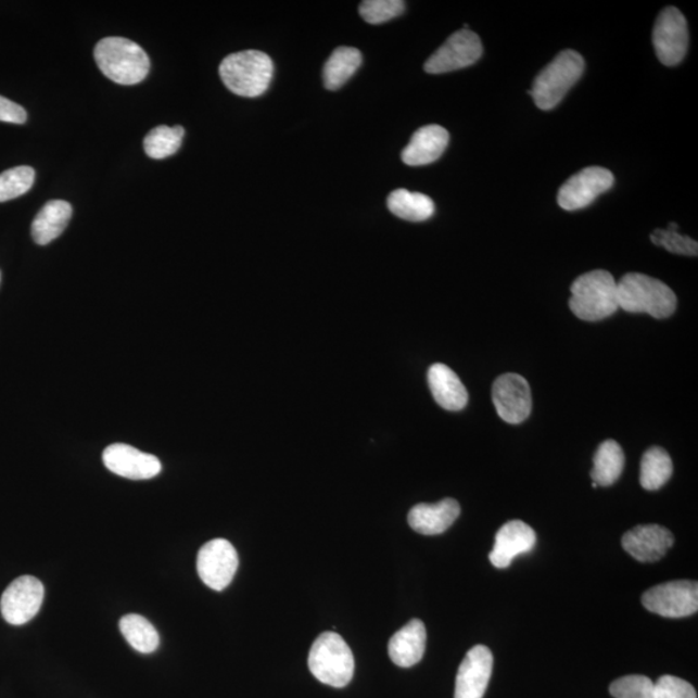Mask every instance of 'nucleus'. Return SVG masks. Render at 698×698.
Instances as JSON below:
<instances>
[{
	"instance_id": "obj_1",
	"label": "nucleus",
	"mask_w": 698,
	"mask_h": 698,
	"mask_svg": "<svg viewBox=\"0 0 698 698\" xmlns=\"http://www.w3.org/2000/svg\"><path fill=\"white\" fill-rule=\"evenodd\" d=\"M619 308L630 314L668 318L676 309V296L667 283L647 275L627 274L617 283Z\"/></svg>"
},
{
	"instance_id": "obj_2",
	"label": "nucleus",
	"mask_w": 698,
	"mask_h": 698,
	"mask_svg": "<svg viewBox=\"0 0 698 698\" xmlns=\"http://www.w3.org/2000/svg\"><path fill=\"white\" fill-rule=\"evenodd\" d=\"M94 60L105 77L124 86L142 83L151 71L147 52L132 40L120 37L101 39L94 49Z\"/></svg>"
},
{
	"instance_id": "obj_3",
	"label": "nucleus",
	"mask_w": 698,
	"mask_h": 698,
	"mask_svg": "<svg viewBox=\"0 0 698 698\" xmlns=\"http://www.w3.org/2000/svg\"><path fill=\"white\" fill-rule=\"evenodd\" d=\"M274 61L267 53L249 50L232 53L219 67L223 84L242 98L262 97L274 78Z\"/></svg>"
},
{
	"instance_id": "obj_4",
	"label": "nucleus",
	"mask_w": 698,
	"mask_h": 698,
	"mask_svg": "<svg viewBox=\"0 0 698 698\" xmlns=\"http://www.w3.org/2000/svg\"><path fill=\"white\" fill-rule=\"evenodd\" d=\"M571 307L580 320L595 322L611 317L619 309L617 282L607 270H593L579 277L571 288Z\"/></svg>"
},
{
	"instance_id": "obj_5",
	"label": "nucleus",
	"mask_w": 698,
	"mask_h": 698,
	"mask_svg": "<svg viewBox=\"0 0 698 698\" xmlns=\"http://www.w3.org/2000/svg\"><path fill=\"white\" fill-rule=\"evenodd\" d=\"M310 673L330 687L348 686L355 674V657L341 635L327 632L318 636L308 657Z\"/></svg>"
},
{
	"instance_id": "obj_6",
	"label": "nucleus",
	"mask_w": 698,
	"mask_h": 698,
	"mask_svg": "<svg viewBox=\"0 0 698 698\" xmlns=\"http://www.w3.org/2000/svg\"><path fill=\"white\" fill-rule=\"evenodd\" d=\"M585 71V60L578 51L566 50L535 78L531 97L541 111H553L561 103Z\"/></svg>"
},
{
	"instance_id": "obj_7",
	"label": "nucleus",
	"mask_w": 698,
	"mask_h": 698,
	"mask_svg": "<svg viewBox=\"0 0 698 698\" xmlns=\"http://www.w3.org/2000/svg\"><path fill=\"white\" fill-rule=\"evenodd\" d=\"M649 612L683 619L698 611V585L695 581H673L649 588L642 598Z\"/></svg>"
},
{
	"instance_id": "obj_8",
	"label": "nucleus",
	"mask_w": 698,
	"mask_h": 698,
	"mask_svg": "<svg viewBox=\"0 0 698 698\" xmlns=\"http://www.w3.org/2000/svg\"><path fill=\"white\" fill-rule=\"evenodd\" d=\"M239 569V555L229 541L216 538L201 547L196 557V572L203 584L223 592L233 581Z\"/></svg>"
},
{
	"instance_id": "obj_9",
	"label": "nucleus",
	"mask_w": 698,
	"mask_h": 698,
	"mask_svg": "<svg viewBox=\"0 0 698 698\" xmlns=\"http://www.w3.org/2000/svg\"><path fill=\"white\" fill-rule=\"evenodd\" d=\"M689 34L686 17L675 7L660 13L653 29L657 58L663 65L675 66L686 58Z\"/></svg>"
},
{
	"instance_id": "obj_10",
	"label": "nucleus",
	"mask_w": 698,
	"mask_h": 698,
	"mask_svg": "<svg viewBox=\"0 0 698 698\" xmlns=\"http://www.w3.org/2000/svg\"><path fill=\"white\" fill-rule=\"evenodd\" d=\"M43 599L42 582L33 575H23L5 588L0 599V611L3 619L11 625L22 626L38 614Z\"/></svg>"
},
{
	"instance_id": "obj_11",
	"label": "nucleus",
	"mask_w": 698,
	"mask_h": 698,
	"mask_svg": "<svg viewBox=\"0 0 698 698\" xmlns=\"http://www.w3.org/2000/svg\"><path fill=\"white\" fill-rule=\"evenodd\" d=\"M483 55V43L478 34L464 29L454 33L433 55L427 60L424 71L443 74L464 69Z\"/></svg>"
},
{
	"instance_id": "obj_12",
	"label": "nucleus",
	"mask_w": 698,
	"mask_h": 698,
	"mask_svg": "<svg viewBox=\"0 0 698 698\" xmlns=\"http://www.w3.org/2000/svg\"><path fill=\"white\" fill-rule=\"evenodd\" d=\"M614 185V176L607 168L587 167L568 179L559 189L558 203L567 212L585 208Z\"/></svg>"
},
{
	"instance_id": "obj_13",
	"label": "nucleus",
	"mask_w": 698,
	"mask_h": 698,
	"mask_svg": "<svg viewBox=\"0 0 698 698\" xmlns=\"http://www.w3.org/2000/svg\"><path fill=\"white\" fill-rule=\"evenodd\" d=\"M493 403L498 416L510 424L523 423L532 411V392L524 377L508 372L493 384Z\"/></svg>"
},
{
	"instance_id": "obj_14",
	"label": "nucleus",
	"mask_w": 698,
	"mask_h": 698,
	"mask_svg": "<svg viewBox=\"0 0 698 698\" xmlns=\"http://www.w3.org/2000/svg\"><path fill=\"white\" fill-rule=\"evenodd\" d=\"M103 462L115 475L130 480H149L162 471L161 460L126 444H113L103 453Z\"/></svg>"
},
{
	"instance_id": "obj_15",
	"label": "nucleus",
	"mask_w": 698,
	"mask_h": 698,
	"mask_svg": "<svg viewBox=\"0 0 698 698\" xmlns=\"http://www.w3.org/2000/svg\"><path fill=\"white\" fill-rule=\"evenodd\" d=\"M493 671V655L485 646L469 650L460 663L454 698H483Z\"/></svg>"
},
{
	"instance_id": "obj_16",
	"label": "nucleus",
	"mask_w": 698,
	"mask_h": 698,
	"mask_svg": "<svg viewBox=\"0 0 698 698\" xmlns=\"http://www.w3.org/2000/svg\"><path fill=\"white\" fill-rule=\"evenodd\" d=\"M674 545V535L656 524L638 525L622 537V546L635 560L655 562L665 557Z\"/></svg>"
},
{
	"instance_id": "obj_17",
	"label": "nucleus",
	"mask_w": 698,
	"mask_h": 698,
	"mask_svg": "<svg viewBox=\"0 0 698 698\" xmlns=\"http://www.w3.org/2000/svg\"><path fill=\"white\" fill-rule=\"evenodd\" d=\"M537 535L532 528L523 521H508L496 534V544L490 555L494 567L504 569L510 567L511 561L521 554L533 550Z\"/></svg>"
},
{
	"instance_id": "obj_18",
	"label": "nucleus",
	"mask_w": 698,
	"mask_h": 698,
	"mask_svg": "<svg viewBox=\"0 0 698 698\" xmlns=\"http://www.w3.org/2000/svg\"><path fill=\"white\" fill-rule=\"evenodd\" d=\"M460 515L456 499L446 498L437 504H419L411 508L408 523L413 531L423 535H437L449 530Z\"/></svg>"
},
{
	"instance_id": "obj_19",
	"label": "nucleus",
	"mask_w": 698,
	"mask_h": 698,
	"mask_svg": "<svg viewBox=\"0 0 698 698\" xmlns=\"http://www.w3.org/2000/svg\"><path fill=\"white\" fill-rule=\"evenodd\" d=\"M449 144V134L444 127L430 125L419 128L413 135L409 145L403 151L404 164L409 166H424L437 161Z\"/></svg>"
},
{
	"instance_id": "obj_20",
	"label": "nucleus",
	"mask_w": 698,
	"mask_h": 698,
	"mask_svg": "<svg viewBox=\"0 0 698 698\" xmlns=\"http://www.w3.org/2000/svg\"><path fill=\"white\" fill-rule=\"evenodd\" d=\"M426 640L424 623L418 619L409 621L390 639V659L399 668L417 665L423 659Z\"/></svg>"
},
{
	"instance_id": "obj_21",
	"label": "nucleus",
	"mask_w": 698,
	"mask_h": 698,
	"mask_svg": "<svg viewBox=\"0 0 698 698\" xmlns=\"http://www.w3.org/2000/svg\"><path fill=\"white\" fill-rule=\"evenodd\" d=\"M429 385L435 402L443 409L459 411L466 408L469 403V393L459 377L449 366L444 364L432 365L429 369Z\"/></svg>"
},
{
	"instance_id": "obj_22",
	"label": "nucleus",
	"mask_w": 698,
	"mask_h": 698,
	"mask_svg": "<svg viewBox=\"0 0 698 698\" xmlns=\"http://www.w3.org/2000/svg\"><path fill=\"white\" fill-rule=\"evenodd\" d=\"M72 214L69 202L60 200L47 202L33 221V240L38 245H49L64 232L72 219Z\"/></svg>"
},
{
	"instance_id": "obj_23",
	"label": "nucleus",
	"mask_w": 698,
	"mask_h": 698,
	"mask_svg": "<svg viewBox=\"0 0 698 698\" xmlns=\"http://www.w3.org/2000/svg\"><path fill=\"white\" fill-rule=\"evenodd\" d=\"M361 52L354 47H338L323 67V84L328 90L337 91L354 76L361 66Z\"/></svg>"
},
{
	"instance_id": "obj_24",
	"label": "nucleus",
	"mask_w": 698,
	"mask_h": 698,
	"mask_svg": "<svg viewBox=\"0 0 698 698\" xmlns=\"http://www.w3.org/2000/svg\"><path fill=\"white\" fill-rule=\"evenodd\" d=\"M388 205L393 215L404 220L419 223L432 218L435 203L429 195L397 189L389 195Z\"/></svg>"
},
{
	"instance_id": "obj_25",
	"label": "nucleus",
	"mask_w": 698,
	"mask_h": 698,
	"mask_svg": "<svg viewBox=\"0 0 698 698\" xmlns=\"http://www.w3.org/2000/svg\"><path fill=\"white\" fill-rule=\"evenodd\" d=\"M625 466V454L614 440L600 444L594 456L592 479L596 485L609 486L620 479Z\"/></svg>"
},
{
	"instance_id": "obj_26",
	"label": "nucleus",
	"mask_w": 698,
	"mask_h": 698,
	"mask_svg": "<svg viewBox=\"0 0 698 698\" xmlns=\"http://www.w3.org/2000/svg\"><path fill=\"white\" fill-rule=\"evenodd\" d=\"M674 466L669 453L662 447H650L642 458L640 485L646 491H659L673 475Z\"/></svg>"
},
{
	"instance_id": "obj_27",
	"label": "nucleus",
	"mask_w": 698,
	"mask_h": 698,
	"mask_svg": "<svg viewBox=\"0 0 698 698\" xmlns=\"http://www.w3.org/2000/svg\"><path fill=\"white\" fill-rule=\"evenodd\" d=\"M119 630L127 643L140 653H153L160 646L157 630L142 615L127 614L122 617Z\"/></svg>"
},
{
	"instance_id": "obj_28",
	"label": "nucleus",
	"mask_w": 698,
	"mask_h": 698,
	"mask_svg": "<svg viewBox=\"0 0 698 698\" xmlns=\"http://www.w3.org/2000/svg\"><path fill=\"white\" fill-rule=\"evenodd\" d=\"M185 134L181 126L155 127L144 140L145 153L153 160H165L179 151Z\"/></svg>"
},
{
	"instance_id": "obj_29",
	"label": "nucleus",
	"mask_w": 698,
	"mask_h": 698,
	"mask_svg": "<svg viewBox=\"0 0 698 698\" xmlns=\"http://www.w3.org/2000/svg\"><path fill=\"white\" fill-rule=\"evenodd\" d=\"M36 180V172L29 166L7 169L0 174V202L17 199L28 193Z\"/></svg>"
},
{
	"instance_id": "obj_30",
	"label": "nucleus",
	"mask_w": 698,
	"mask_h": 698,
	"mask_svg": "<svg viewBox=\"0 0 698 698\" xmlns=\"http://www.w3.org/2000/svg\"><path fill=\"white\" fill-rule=\"evenodd\" d=\"M677 224L670 223L668 229H656L650 234V241L656 246L667 249L668 252L677 255L697 256L698 243L690 237L682 236L677 232Z\"/></svg>"
},
{
	"instance_id": "obj_31",
	"label": "nucleus",
	"mask_w": 698,
	"mask_h": 698,
	"mask_svg": "<svg viewBox=\"0 0 698 698\" xmlns=\"http://www.w3.org/2000/svg\"><path fill=\"white\" fill-rule=\"evenodd\" d=\"M404 10L402 0H366L360 4V15L371 25L388 23L402 15Z\"/></svg>"
},
{
	"instance_id": "obj_32",
	"label": "nucleus",
	"mask_w": 698,
	"mask_h": 698,
	"mask_svg": "<svg viewBox=\"0 0 698 698\" xmlns=\"http://www.w3.org/2000/svg\"><path fill=\"white\" fill-rule=\"evenodd\" d=\"M614 698H653V682L644 675H629L614 681L609 687Z\"/></svg>"
},
{
	"instance_id": "obj_33",
	"label": "nucleus",
	"mask_w": 698,
	"mask_h": 698,
	"mask_svg": "<svg viewBox=\"0 0 698 698\" xmlns=\"http://www.w3.org/2000/svg\"><path fill=\"white\" fill-rule=\"evenodd\" d=\"M653 698H697V693L681 677L663 675L653 683Z\"/></svg>"
},
{
	"instance_id": "obj_34",
	"label": "nucleus",
	"mask_w": 698,
	"mask_h": 698,
	"mask_svg": "<svg viewBox=\"0 0 698 698\" xmlns=\"http://www.w3.org/2000/svg\"><path fill=\"white\" fill-rule=\"evenodd\" d=\"M28 118L24 107L13 101L0 97V122H7V124H16L23 125Z\"/></svg>"
}]
</instances>
